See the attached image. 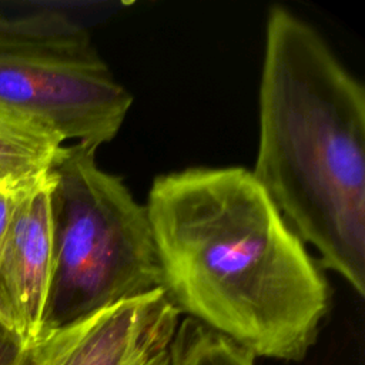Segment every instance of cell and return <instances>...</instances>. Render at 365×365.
Masks as SVG:
<instances>
[{"instance_id": "obj_1", "label": "cell", "mask_w": 365, "mask_h": 365, "mask_svg": "<svg viewBox=\"0 0 365 365\" xmlns=\"http://www.w3.org/2000/svg\"><path fill=\"white\" fill-rule=\"evenodd\" d=\"M145 210L163 288L181 314L255 358H305L331 289L250 170L201 167L158 175Z\"/></svg>"}, {"instance_id": "obj_2", "label": "cell", "mask_w": 365, "mask_h": 365, "mask_svg": "<svg viewBox=\"0 0 365 365\" xmlns=\"http://www.w3.org/2000/svg\"><path fill=\"white\" fill-rule=\"evenodd\" d=\"M319 265L365 295V90L319 33L267 17L259 138L251 171Z\"/></svg>"}, {"instance_id": "obj_3", "label": "cell", "mask_w": 365, "mask_h": 365, "mask_svg": "<svg viewBox=\"0 0 365 365\" xmlns=\"http://www.w3.org/2000/svg\"><path fill=\"white\" fill-rule=\"evenodd\" d=\"M94 154L74 143L50 168L53 259L40 335L163 288L145 205Z\"/></svg>"}, {"instance_id": "obj_4", "label": "cell", "mask_w": 365, "mask_h": 365, "mask_svg": "<svg viewBox=\"0 0 365 365\" xmlns=\"http://www.w3.org/2000/svg\"><path fill=\"white\" fill-rule=\"evenodd\" d=\"M37 11L29 31L0 38V104L97 150L117 135L133 97L80 23L61 10Z\"/></svg>"}, {"instance_id": "obj_5", "label": "cell", "mask_w": 365, "mask_h": 365, "mask_svg": "<svg viewBox=\"0 0 365 365\" xmlns=\"http://www.w3.org/2000/svg\"><path fill=\"white\" fill-rule=\"evenodd\" d=\"M180 315L155 289L41 334L27 365H170Z\"/></svg>"}, {"instance_id": "obj_6", "label": "cell", "mask_w": 365, "mask_h": 365, "mask_svg": "<svg viewBox=\"0 0 365 365\" xmlns=\"http://www.w3.org/2000/svg\"><path fill=\"white\" fill-rule=\"evenodd\" d=\"M51 171L19 205L0 247V318L30 346L41 332L51 278Z\"/></svg>"}, {"instance_id": "obj_7", "label": "cell", "mask_w": 365, "mask_h": 365, "mask_svg": "<svg viewBox=\"0 0 365 365\" xmlns=\"http://www.w3.org/2000/svg\"><path fill=\"white\" fill-rule=\"evenodd\" d=\"M63 138L41 121L0 104V178L19 181L48 171L64 151Z\"/></svg>"}, {"instance_id": "obj_8", "label": "cell", "mask_w": 365, "mask_h": 365, "mask_svg": "<svg viewBox=\"0 0 365 365\" xmlns=\"http://www.w3.org/2000/svg\"><path fill=\"white\" fill-rule=\"evenodd\" d=\"M255 359L231 338L185 317L173 338L170 365H255Z\"/></svg>"}, {"instance_id": "obj_9", "label": "cell", "mask_w": 365, "mask_h": 365, "mask_svg": "<svg viewBox=\"0 0 365 365\" xmlns=\"http://www.w3.org/2000/svg\"><path fill=\"white\" fill-rule=\"evenodd\" d=\"M43 174L33 177V178H26V180H19V181H7L3 185H0V247L3 244V240H4L10 225H11V221L14 218V214H16L19 205L21 204L24 197L29 194L31 187L36 184V181Z\"/></svg>"}, {"instance_id": "obj_10", "label": "cell", "mask_w": 365, "mask_h": 365, "mask_svg": "<svg viewBox=\"0 0 365 365\" xmlns=\"http://www.w3.org/2000/svg\"><path fill=\"white\" fill-rule=\"evenodd\" d=\"M29 345L0 318V365H27Z\"/></svg>"}, {"instance_id": "obj_11", "label": "cell", "mask_w": 365, "mask_h": 365, "mask_svg": "<svg viewBox=\"0 0 365 365\" xmlns=\"http://www.w3.org/2000/svg\"><path fill=\"white\" fill-rule=\"evenodd\" d=\"M37 17L38 13L36 9L23 10L11 14L0 11V38L19 36L29 31L36 24Z\"/></svg>"}, {"instance_id": "obj_12", "label": "cell", "mask_w": 365, "mask_h": 365, "mask_svg": "<svg viewBox=\"0 0 365 365\" xmlns=\"http://www.w3.org/2000/svg\"><path fill=\"white\" fill-rule=\"evenodd\" d=\"M4 182H7V181H6V180H1V178H0V185H3Z\"/></svg>"}]
</instances>
